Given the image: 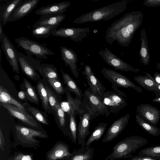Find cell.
<instances>
[{
    "label": "cell",
    "mask_w": 160,
    "mask_h": 160,
    "mask_svg": "<svg viewBox=\"0 0 160 160\" xmlns=\"http://www.w3.org/2000/svg\"><path fill=\"white\" fill-rule=\"evenodd\" d=\"M140 39L141 42L139 52L140 60L141 63L147 66L149 62L150 55L147 34L144 28H142L141 31Z\"/></svg>",
    "instance_id": "25"
},
{
    "label": "cell",
    "mask_w": 160,
    "mask_h": 160,
    "mask_svg": "<svg viewBox=\"0 0 160 160\" xmlns=\"http://www.w3.org/2000/svg\"><path fill=\"white\" fill-rule=\"evenodd\" d=\"M50 85L58 93L63 94L65 93L64 88L61 80L55 78L48 79Z\"/></svg>",
    "instance_id": "40"
},
{
    "label": "cell",
    "mask_w": 160,
    "mask_h": 160,
    "mask_svg": "<svg viewBox=\"0 0 160 160\" xmlns=\"http://www.w3.org/2000/svg\"><path fill=\"white\" fill-rule=\"evenodd\" d=\"M40 0H23L12 12L8 19V22L17 21L28 15L36 7Z\"/></svg>",
    "instance_id": "16"
},
{
    "label": "cell",
    "mask_w": 160,
    "mask_h": 160,
    "mask_svg": "<svg viewBox=\"0 0 160 160\" xmlns=\"http://www.w3.org/2000/svg\"><path fill=\"white\" fill-rule=\"evenodd\" d=\"M154 80L158 85L160 84V73L158 72H155L153 75V77Z\"/></svg>",
    "instance_id": "46"
},
{
    "label": "cell",
    "mask_w": 160,
    "mask_h": 160,
    "mask_svg": "<svg viewBox=\"0 0 160 160\" xmlns=\"http://www.w3.org/2000/svg\"><path fill=\"white\" fill-rule=\"evenodd\" d=\"M154 93L156 95V97H160V84L158 86L157 89L154 92Z\"/></svg>",
    "instance_id": "48"
},
{
    "label": "cell",
    "mask_w": 160,
    "mask_h": 160,
    "mask_svg": "<svg viewBox=\"0 0 160 160\" xmlns=\"http://www.w3.org/2000/svg\"><path fill=\"white\" fill-rule=\"evenodd\" d=\"M66 15L63 14H47L41 16L40 18L32 26L34 28L42 25L58 26L65 19Z\"/></svg>",
    "instance_id": "24"
},
{
    "label": "cell",
    "mask_w": 160,
    "mask_h": 160,
    "mask_svg": "<svg viewBox=\"0 0 160 160\" xmlns=\"http://www.w3.org/2000/svg\"><path fill=\"white\" fill-rule=\"evenodd\" d=\"M18 98L22 100H24L26 98H27L25 92L24 91H20L18 93Z\"/></svg>",
    "instance_id": "47"
},
{
    "label": "cell",
    "mask_w": 160,
    "mask_h": 160,
    "mask_svg": "<svg viewBox=\"0 0 160 160\" xmlns=\"http://www.w3.org/2000/svg\"><path fill=\"white\" fill-rule=\"evenodd\" d=\"M90 31L89 27L60 28L52 35L57 37L68 38L75 42H79L88 36Z\"/></svg>",
    "instance_id": "10"
},
{
    "label": "cell",
    "mask_w": 160,
    "mask_h": 160,
    "mask_svg": "<svg viewBox=\"0 0 160 160\" xmlns=\"http://www.w3.org/2000/svg\"><path fill=\"white\" fill-rule=\"evenodd\" d=\"M130 117L129 114H127L115 121L108 130L102 142H108L116 138L126 126Z\"/></svg>",
    "instance_id": "14"
},
{
    "label": "cell",
    "mask_w": 160,
    "mask_h": 160,
    "mask_svg": "<svg viewBox=\"0 0 160 160\" xmlns=\"http://www.w3.org/2000/svg\"><path fill=\"white\" fill-rule=\"evenodd\" d=\"M159 24H160V22L158 24V25H159Z\"/></svg>",
    "instance_id": "52"
},
{
    "label": "cell",
    "mask_w": 160,
    "mask_h": 160,
    "mask_svg": "<svg viewBox=\"0 0 160 160\" xmlns=\"http://www.w3.org/2000/svg\"><path fill=\"white\" fill-rule=\"evenodd\" d=\"M0 102L1 103L14 105L27 112L23 105L14 99L8 91L1 85L0 86Z\"/></svg>",
    "instance_id": "33"
},
{
    "label": "cell",
    "mask_w": 160,
    "mask_h": 160,
    "mask_svg": "<svg viewBox=\"0 0 160 160\" xmlns=\"http://www.w3.org/2000/svg\"><path fill=\"white\" fill-rule=\"evenodd\" d=\"M71 5V3L67 1L58 2L42 7L37 10L35 12L36 14L41 16L47 14H63L67 10L66 8Z\"/></svg>",
    "instance_id": "22"
},
{
    "label": "cell",
    "mask_w": 160,
    "mask_h": 160,
    "mask_svg": "<svg viewBox=\"0 0 160 160\" xmlns=\"http://www.w3.org/2000/svg\"><path fill=\"white\" fill-rule=\"evenodd\" d=\"M61 70L64 83L70 92L74 93L76 98L81 101L82 97V91L77 83L68 73L65 72L62 68Z\"/></svg>",
    "instance_id": "30"
},
{
    "label": "cell",
    "mask_w": 160,
    "mask_h": 160,
    "mask_svg": "<svg viewBox=\"0 0 160 160\" xmlns=\"http://www.w3.org/2000/svg\"><path fill=\"white\" fill-rule=\"evenodd\" d=\"M23 83L25 88V92L27 99L31 102L39 104V98L35 88L26 78H24Z\"/></svg>",
    "instance_id": "35"
},
{
    "label": "cell",
    "mask_w": 160,
    "mask_h": 160,
    "mask_svg": "<svg viewBox=\"0 0 160 160\" xmlns=\"http://www.w3.org/2000/svg\"><path fill=\"white\" fill-rule=\"evenodd\" d=\"M2 24V22L0 21V41L1 42L2 36L5 34L3 31Z\"/></svg>",
    "instance_id": "49"
},
{
    "label": "cell",
    "mask_w": 160,
    "mask_h": 160,
    "mask_svg": "<svg viewBox=\"0 0 160 160\" xmlns=\"http://www.w3.org/2000/svg\"><path fill=\"white\" fill-rule=\"evenodd\" d=\"M58 27L46 25L38 26L32 30V35L37 38H47L56 31Z\"/></svg>",
    "instance_id": "32"
},
{
    "label": "cell",
    "mask_w": 160,
    "mask_h": 160,
    "mask_svg": "<svg viewBox=\"0 0 160 160\" xmlns=\"http://www.w3.org/2000/svg\"><path fill=\"white\" fill-rule=\"evenodd\" d=\"M152 101L154 102L160 103V97H156L153 99Z\"/></svg>",
    "instance_id": "50"
},
{
    "label": "cell",
    "mask_w": 160,
    "mask_h": 160,
    "mask_svg": "<svg viewBox=\"0 0 160 160\" xmlns=\"http://www.w3.org/2000/svg\"><path fill=\"white\" fill-rule=\"evenodd\" d=\"M66 100L60 102L62 109L68 115L73 113L79 114L82 108V101L74 98L67 87H64Z\"/></svg>",
    "instance_id": "17"
},
{
    "label": "cell",
    "mask_w": 160,
    "mask_h": 160,
    "mask_svg": "<svg viewBox=\"0 0 160 160\" xmlns=\"http://www.w3.org/2000/svg\"><path fill=\"white\" fill-rule=\"evenodd\" d=\"M5 143V139L1 129H0V148L3 150Z\"/></svg>",
    "instance_id": "45"
},
{
    "label": "cell",
    "mask_w": 160,
    "mask_h": 160,
    "mask_svg": "<svg viewBox=\"0 0 160 160\" xmlns=\"http://www.w3.org/2000/svg\"><path fill=\"white\" fill-rule=\"evenodd\" d=\"M82 107L78 114L79 121L77 132L78 144L81 145V148L84 147L86 138L90 133L89 129L92 120L98 116L87 105H85L84 108Z\"/></svg>",
    "instance_id": "5"
},
{
    "label": "cell",
    "mask_w": 160,
    "mask_h": 160,
    "mask_svg": "<svg viewBox=\"0 0 160 160\" xmlns=\"http://www.w3.org/2000/svg\"><path fill=\"white\" fill-rule=\"evenodd\" d=\"M52 113L57 124L71 138L69 128V116L62 109L60 103L56 105Z\"/></svg>",
    "instance_id": "21"
},
{
    "label": "cell",
    "mask_w": 160,
    "mask_h": 160,
    "mask_svg": "<svg viewBox=\"0 0 160 160\" xmlns=\"http://www.w3.org/2000/svg\"><path fill=\"white\" fill-rule=\"evenodd\" d=\"M100 99L113 114H117L128 105L122 95L113 91L104 92Z\"/></svg>",
    "instance_id": "8"
},
{
    "label": "cell",
    "mask_w": 160,
    "mask_h": 160,
    "mask_svg": "<svg viewBox=\"0 0 160 160\" xmlns=\"http://www.w3.org/2000/svg\"><path fill=\"white\" fill-rule=\"evenodd\" d=\"M45 86L47 92L49 103L52 112L56 105L60 102L57 96L51 89L47 85Z\"/></svg>",
    "instance_id": "41"
},
{
    "label": "cell",
    "mask_w": 160,
    "mask_h": 160,
    "mask_svg": "<svg viewBox=\"0 0 160 160\" xmlns=\"http://www.w3.org/2000/svg\"><path fill=\"white\" fill-rule=\"evenodd\" d=\"M15 160H32L31 156L20 154L15 158Z\"/></svg>",
    "instance_id": "44"
},
{
    "label": "cell",
    "mask_w": 160,
    "mask_h": 160,
    "mask_svg": "<svg viewBox=\"0 0 160 160\" xmlns=\"http://www.w3.org/2000/svg\"><path fill=\"white\" fill-rule=\"evenodd\" d=\"M94 149L93 147H84L74 151L67 160H92L93 158Z\"/></svg>",
    "instance_id": "28"
},
{
    "label": "cell",
    "mask_w": 160,
    "mask_h": 160,
    "mask_svg": "<svg viewBox=\"0 0 160 160\" xmlns=\"http://www.w3.org/2000/svg\"><path fill=\"white\" fill-rule=\"evenodd\" d=\"M142 3L148 7L160 6V0H146L143 2Z\"/></svg>",
    "instance_id": "43"
},
{
    "label": "cell",
    "mask_w": 160,
    "mask_h": 160,
    "mask_svg": "<svg viewBox=\"0 0 160 160\" xmlns=\"http://www.w3.org/2000/svg\"><path fill=\"white\" fill-rule=\"evenodd\" d=\"M71 154L68 145L60 143L57 144L49 152L48 158L49 160H57L64 158H67Z\"/></svg>",
    "instance_id": "26"
},
{
    "label": "cell",
    "mask_w": 160,
    "mask_h": 160,
    "mask_svg": "<svg viewBox=\"0 0 160 160\" xmlns=\"http://www.w3.org/2000/svg\"><path fill=\"white\" fill-rule=\"evenodd\" d=\"M98 53L106 63L115 69L136 73L141 71L132 67L113 54L107 47L104 50L101 49Z\"/></svg>",
    "instance_id": "7"
},
{
    "label": "cell",
    "mask_w": 160,
    "mask_h": 160,
    "mask_svg": "<svg viewBox=\"0 0 160 160\" xmlns=\"http://www.w3.org/2000/svg\"><path fill=\"white\" fill-rule=\"evenodd\" d=\"M157 67L156 69H160V63H158L156 64Z\"/></svg>",
    "instance_id": "51"
},
{
    "label": "cell",
    "mask_w": 160,
    "mask_h": 160,
    "mask_svg": "<svg viewBox=\"0 0 160 160\" xmlns=\"http://www.w3.org/2000/svg\"><path fill=\"white\" fill-rule=\"evenodd\" d=\"M22 105L38 121L44 125H48V121L46 113L32 106L27 102H24Z\"/></svg>",
    "instance_id": "36"
},
{
    "label": "cell",
    "mask_w": 160,
    "mask_h": 160,
    "mask_svg": "<svg viewBox=\"0 0 160 160\" xmlns=\"http://www.w3.org/2000/svg\"><path fill=\"white\" fill-rule=\"evenodd\" d=\"M101 72L103 77L114 87L127 88H131L139 93L143 91L141 88L135 85L128 78L114 70L103 68Z\"/></svg>",
    "instance_id": "6"
},
{
    "label": "cell",
    "mask_w": 160,
    "mask_h": 160,
    "mask_svg": "<svg viewBox=\"0 0 160 160\" xmlns=\"http://www.w3.org/2000/svg\"><path fill=\"white\" fill-rule=\"evenodd\" d=\"M76 114H71L69 116V128L71 136V139L74 143L76 144L77 140L78 128L76 119Z\"/></svg>",
    "instance_id": "38"
},
{
    "label": "cell",
    "mask_w": 160,
    "mask_h": 160,
    "mask_svg": "<svg viewBox=\"0 0 160 160\" xmlns=\"http://www.w3.org/2000/svg\"><path fill=\"white\" fill-rule=\"evenodd\" d=\"M1 105L12 116L32 127L38 128L39 126L37 122L27 112L12 105L1 103Z\"/></svg>",
    "instance_id": "15"
},
{
    "label": "cell",
    "mask_w": 160,
    "mask_h": 160,
    "mask_svg": "<svg viewBox=\"0 0 160 160\" xmlns=\"http://www.w3.org/2000/svg\"><path fill=\"white\" fill-rule=\"evenodd\" d=\"M83 97V100L89 102V105H87L97 115L101 114L106 116L109 115L110 112L107 106L99 97L92 93L90 88L85 90Z\"/></svg>",
    "instance_id": "12"
},
{
    "label": "cell",
    "mask_w": 160,
    "mask_h": 160,
    "mask_svg": "<svg viewBox=\"0 0 160 160\" xmlns=\"http://www.w3.org/2000/svg\"><path fill=\"white\" fill-rule=\"evenodd\" d=\"M128 2L126 0L108 5L82 14L73 21L77 24L85 23L89 22L107 21L125 11L127 8Z\"/></svg>",
    "instance_id": "2"
},
{
    "label": "cell",
    "mask_w": 160,
    "mask_h": 160,
    "mask_svg": "<svg viewBox=\"0 0 160 160\" xmlns=\"http://www.w3.org/2000/svg\"><path fill=\"white\" fill-rule=\"evenodd\" d=\"M35 88L43 110L48 113L51 114L52 111L49 103L47 92L45 86L40 80L38 81Z\"/></svg>",
    "instance_id": "31"
},
{
    "label": "cell",
    "mask_w": 160,
    "mask_h": 160,
    "mask_svg": "<svg viewBox=\"0 0 160 160\" xmlns=\"http://www.w3.org/2000/svg\"><path fill=\"white\" fill-rule=\"evenodd\" d=\"M130 160H159L156 158L143 155H139L133 156Z\"/></svg>",
    "instance_id": "42"
},
{
    "label": "cell",
    "mask_w": 160,
    "mask_h": 160,
    "mask_svg": "<svg viewBox=\"0 0 160 160\" xmlns=\"http://www.w3.org/2000/svg\"><path fill=\"white\" fill-rule=\"evenodd\" d=\"M143 16L140 11L124 14L108 28L105 35L106 41L110 45L116 41L123 47L129 46L134 33L142 24Z\"/></svg>",
    "instance_id": "1"
},
{
    "label": "cell",
    "mask_w": 160,
    "mask_h": 160,
    "mask_svg": "<svg viewBox=\"0 0 160 160\" xmlns=\"http://www.w3.org/2000/svg\"><path fill=\"white\" fill-rule=\"evenodd\" d=\"M23 0H12L0 8V21L5 25L12 12Z\"/></svg>",
    "instance_id": "27"
},
{
    "label": "cell",
    "mask_w": 160,
    "mask_h": 160,
    "mask_svg": "<svg viewBox=\"0 0 160 160\" xmlns=\"http://www.w3.org/2000/svg\"><path fill=\"white\" fill-rule=\"evenodd\" d=\"M28 62L37 70L43 78L48 79L55 78L61 80L56 68L52 64L42 63L31 56L25 55Z\"/></svg>",
    "instance_id": "11"
},
{
    "label": "cell",
    "mask_w": 160,
    "mask_h": 160,
    "mask_svg": "<svg viewBox=\"0 0 160 160\" xmlns=\"http://www.w3.org/2000/svg\"><path fill=\"white\" fill-rule=\"evenodd\" d=\"M82 73L85 76L88 83L92 93L101 98L106 88L95 76L91 68L86 65L84 70Z\"/></svg>",
    "instance_id": "18"
},
{
    "label": "cell",
    "mask_w": 160,
    "mask_h": 160,
    "mask_svg": "<svg viewBox=\"0 0 160 160\" xmlns=\"http://www.w3.org/2000/svg\"><path fill=\"white\" fill-rule=\"evenodd\" d=\"M146 75H141L134 77V79L139 85L149 91L154 92L158 85L153 78L148 73L145 72Z\"/></svg>",
    "instance_id": "29"
},
{
    "label": "cell",
    "mask_w": 160,
    "mask_h": 160,
    "mask_svg": "<svg viewBox=\"0 0 160 160\" xmlns=\"http://www.w3.org/2000/svg\"><path fill=\"white\" fill-rule=\"evenodd\" d=\"M60 49L61 60L64 61L67 67L69 66L73 75L78 78L79 75L77 65L78 60L77 54L72 49L66 47L61 46Z\"/></svg>",
    "instance_id": "19"
},
{
    "label": "cell",
    "mask_w": 160,
    "mask_h": 160,
    "mask_svg": "<svg viewBox=\"0 0 160 160\" xmlns=\"http://www.w3.org/2000/svg\"><path fill=\"white\" fill-rule=\"evenodd\" d=\"M15 128L18 137L30 142H36L34 138L35 137L41 138L47 137L46 135L42 132L22 126L16 125Z\"/></svg>",
    "instance_id": "20"
},
{
    "label": "cell",
    "mask_w": 160,
    "mask_h": 160,
    "mask_svg": "<svg viewBox=\"0 0 160 160\" xmlns=\"http://www.w3.org/2000/svg\"><path fill=\"white\" fill-rule=\"evenodd\" d=\"M136 121L139 126L149 134L153 136L160 135V128L144 121L138 114L136 116Z\"/></svg>",
    "instance_id": "37"
},
{
    "label": "cell",
    "mask_w": 160,
    "mask_h": 160,
    "mask_svg": "<svg viewBox=\"0 0 160 160\" xmlns=\"http://www.w3.org/2000/svg\"><path fill=\"white\" fill-rule=\"evenodd\" d=\"M17 54L19 64L24 74L29 78L34 81L40 80V77L39 74L25 58V55L18 52Z\"/></svg>",
    "instance_id": "23"
},
{
    "label": "cell",
    "mask_w": 160,
    "mask_h": 160,
    "mask_svg": "<svg viewBox=\"0 0 160 160\" xmlns=\"http://www.w3.org/2000/svg\"><path fill=\"white\" fill-rule=\"evenodd\" d=\"M15 41L18 47L23 49L28 56H34L37 58L47 60V55L52 56L54 54L43 45L26 37L17 38Z\"/></svg>",
    "instance_id": "4"
},
{
    "label": "cell",
    "mask_w": 160,
    "mask_h": 160,
    "mask_svg": "<svg viewBox=\"0 0 160 160\" xmlns=\"http://www.w3.org/2000/svg\"><path fill=\"white\" fill-rule=\"evenodd\" d=\"M158 159H159V160H160V158H159Z\"/></svg>",
    "instance_id": "53"
},
{
    "label": "cell",
    "mask_w": 160,
    "mask_h": 160,
    "mask_svg": "<svg viewBox=\"0 0 160 160\" xmlns=\"http://www.w3.org/2000/svg\"><path fill=\"white\" fill-rule=\"evenodd\" d=\"M137 114L144 121L155 126L160 119V110L148 103L142 104L136 107Z\"/></svg>",
    "instance_id": "13"
},
{
    "label": "cell",
    "mask_w": 160,
    "mask_h": 160,
    "mask_svg": "<svg viewBox=\"0 0 160 160\" xmlns=\"http://www.w3.org/2000/svg\"><path fill=\"white\" fill-rule=\"evenodd\" d=\"M148 142L146 138L136 135L126 138L113 146L112 153L105 160L131 158L134 153Z\"/></svg>",
    "instance_id": "3"
},
{
    "label": "cell",
    "mask_w": 160,
    "mask_h": 160,
    "mask_svg": "<svg viewBox=\"0 0 160 160\" xmlns=\"http://www.w3.org/2000/svg\"><path fill=\"white\" fill-rule=\"evenodd\" d=\"M1 42L2 51L13 72L18 74L19 68L17 49L5 34L2 36Z\"/></svg>",
    "instance_id": "9"
},
{
    "label": "cell",
    "mask_w": 160,
    "mask_h": 160,
    "mask_svg": "<svg viewBox=\"0 0 160 160\" xmlns=\"http://www.w3.org/2000/svg\"><path fill=\"white\" fill-rule=\"evenodd\" d=\"M138 154L160 158V145L151 146L141 150Z\"/></svg>",
    "instance_id": "39"
},
{
    "label": "cell",
    "mask_w": 160,
    "mask_h": 160,
    "mask_svg": "<svg viewBox=\"0 0 160 160\" xmlns=\"http://www.w3.org/2000/svg\"><path fill=\"white\" fill-rule=\"evenodd\" d=\"M107 126L106 123H100L94 129L86 142L85 146L90 147L94 141L99 140L105 132Z\"/></svg>",
    "instance_id": "34"
}]
</instances>
